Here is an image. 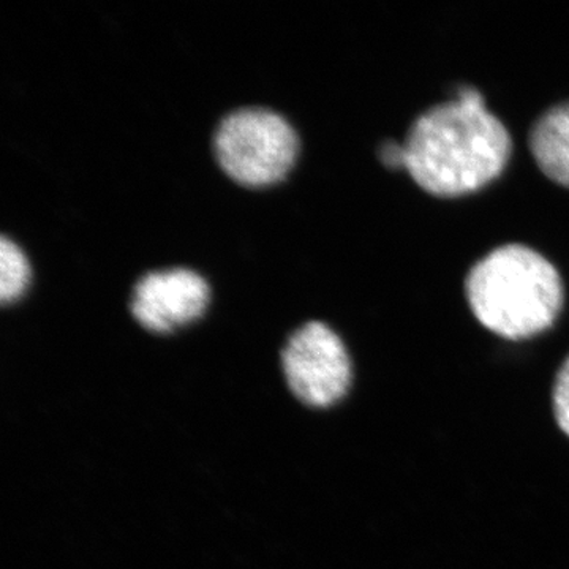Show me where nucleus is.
<instances>
[{
	"label": "nucleus",
	"instance_id": "nucleus-1",
	"mask_svg": "<svg viewBox=\"0 0 569 569\" xmlns=\"http://www.w3.org/2000/svg\"><path fill=\"white\" fill-rule=\"evenodd\" d=\"M403 144L408 174L440 198L463 197L489 186L503 173L512 151L507 127L471 86L419 114Z\"/></svg>",
	"mask_w": 569,
	"mask_h": 569
},
{
	"label": "nucleus",
	"instance_id": "nucleus-2",
	"mask_svg": "<svg viewBox=\"0 0 569 569\" xmlns=\"http://www.w3.org/2000/svg\"><path fill=\"white\" fill-rule=\"evenodd\" d=\"M466 295L479 323L505 339H529L556 323L563 283L556 266L529 246L505 244L473 264Z\"/></svg>",
	"mask_w": 569,
	"mask_h": 569
},
{
	"label": "nucleus",
	"instance_id": "nucleus-3",
	"mask_svg": "<svg viewBox=\"0 0 569 569\" xmlns=\"http://www.w3.org/2000/svg\"><path fill=\"white\" fill-rule=\"evenodd\" d=\"M291 123L269 108L247 107L228 112L213 133V153L224 174L246 187L279 182L298 156Z\"/></svg>",
	"mask_w": 569,
	"mask_h": 569
},
{
	"label": "nucleus",
	"instance_id": "nucleus-4",
	"mask_svg": "<svg viewBox=\"0 0 569 569\" xmlns=\"http://www.w3.org/2000/svg\"><path fill=\"white\" fill-rule=\"evenodd\" d=\"M282 369L291 392L307 406H332L351 383L347 348L321 321H307L290 336L282 350Z\"/></svg>",
	"mask_w": 569,
	"mask_h": 569
},
{
	"label": "nucleus",
	"instance_id": "nucleus-5",
	"mask_svg": "<svg viewBox=\"0 0 569 569\" xmlns=\"http://www.w3.org/2000/svg\"><path fill=\"white\" fill-rule=\"evenodd\" d=\"M209 284L190 268L149 271L134 282L130 312L152 332H170L203 316Z\"/></svg>",
	"mask_w": 569,
	"mask_h": 569
},
{
	"label": "nucleus",
	"instance_id": "nucleus-6",
	"mask_svg": "<svg viewBox=\"0 0 569 569\" xmlns=\"http://www.w3.org/2000/svg\"><path fill=\"white\" fill-rule=\"evenodd\" d=\"M531 156L550 181L569 187V100L542 112L530 130Z\"/></svg>",
	"mask_w": 569,
	"mask_h": 569
},
{
	"label": "nucleus",
	"instance_id": "nucleus-7",
	"mask_svg": "<svg viewBox=\"0 0 569 569\" xmlns=\"http://www.w3.org/2000/svg\"><path fill=\"white\" fill-rule=\"evenodd\" d=\"M31 277L28 258L17 242L7 236L0 239V299L17 301L26 291Z\"/></svg>",
	"mask_w": 569,
	"mask_h": 569
},
{
	"label": "nucleus",
	"instance_id": "nucleus-8",
	"mask_svg": "<svg viewBox=\"0 0 569 569\" xmlns=\"http://www.w3.org/2000/svg\"><path fill=\"white\" fill-rule=\"evenodd\" d=\"M553 415L561 432L569 438V356L557 373L552 392Z\"/></svg>",
	"mask_w": 569,
	"mask_h": 569
},
{
	"label": "nucleus",
	"instance_id": "nucleus-9",
	"mask_svg": "<svg viewBox=\"0 0 569 569\" xmlns=\"http://www.w3.org/2000/svg\"><path fill=\"white\" fill-rule=\"evenodd\" d=\"M378 156L385 167L391 168V170H407V152L403 142H383Z\"/></svg>",
	"mask_w": 569,
	"mask_h": 569
}]
</instances>
